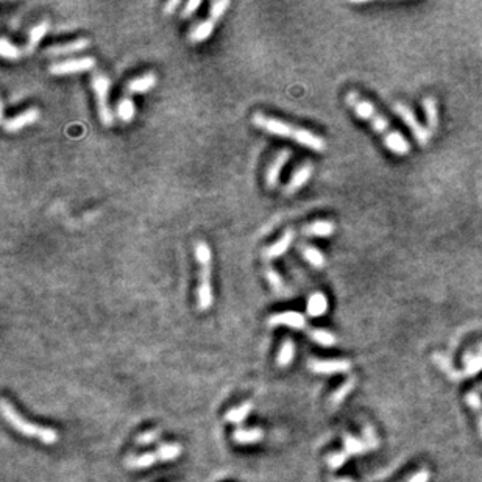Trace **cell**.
<instances>
[{
    "instance_id": "27",
    "label": "cell",
    "mask_w": 482,
    "mask_h": 482,
    "mask_svg": "<svg viewBox=\"0 0 482 482\" xmlns=\"http://www.w3.org/2000/svg\"><path fill=\"white\" fill-rule=\"evenodd\" d=\"M294 358H295V344H294L292 339L287 338L286 340L283 342L280 353H278V358H276L278 367H281V369L289 367V365L292 364Z\"/></svg>"
},
{
    "instance_id": "37",
    "label": "cell",
    "mask_w": 482,
    "mask_h": 482,
    "mask_svg": "<svg viewBox=\"0 0 482 482\" xmlns=\"http://www.w3.org/2000/svg\"><path fill=\"white\" fill-rule=\"evenodd\" d=\"M160 435H161L160 429H153V431H149V432H144L141 435H138L136 443L138 445H150V443H153L155 440H158Z\"/></svg>"
},
{
    "instance_id": "1",
    "label": "cell",
    "mask_w": 482,
    "mask_h": 482,
    "mask_svg": "<svg viewBox=\"0 0 482 482\" xmlns=\"http://www.w3.org/2000/svg\"><path fill=\"white\" fill-rule=\"evenodd\" d=\"M345 100L348 107L356 113L358 118L367 120L371 125V129L380 133L382 141H384V145L391 150L392 153L398 156H404L410 152V145L408 141H406V138L402 135V133H398L397 130L392 129L391 124H388V120L378 111V108H376L370 100H367V98L354 91L348 92Z\"/></svg>"
},
{
    "instance_id": "7",
    "label": "cell",
    "mask_w": 482,
    "mask_h": 482,
    "mask_svg": "<svg viewBox=\"0 0 482 482\" xmlns=\"http://www.w3.org/2000/svg\"><path fill=\"white\" fill-rule=\"evenodd\" d=\"M230 5H231L230 0H219V2H214L211 5V10H209L208 19L199 22V24L190 30L189 39L193 41V43H203V41H206L212 34L214 28H216V24L220 21V17H222L226 13V10L230 8Z\"/></svg>"
},
{
    "instance_id": "11",
    "label": "cell",
    "mask_w": 482,
    "mask_h": 482,
    "mask_svg": "<svg viewBox=\"0 0 482 482\" xmlns=\"http://www.w3.org/2000/svg\"><path fill=\"white\" fill-rule=\"evenodd\" d=\"M290 156H292V152H290L289 149H283V150H280V152L275 155V158L272 160L269 167H267L265 183H267V186H269L270 189H274L275 186L278 184V182H280V175H281L283 167L286 166V162L290 160Z\"/></svg>"
},
{
    "instance_id": "8",
    "label": "cell",
    "mask_w": 482,
    "mask_h": 482,
    "mask_svg": "<svg viewBox=\"0 0 482 482\" xmlns=\"http://www.w3.org/2000/svg\"><path fill=\"white\" fill-rule=\"evenodd\" d=\"M393 111L397 113L399 118L404 120V124L409 127V130L412 131V135L417 139V142L420 145H428L429 138H431V131H429L425 125H421L418 122L417 116L412 113V109L404 103H395L393 105Z\"/></svg>"
},
{
    "instance_id": "9",
    "label": "cell",
    "mask_w": 482,
    "mask_h": 482,
    "mask_svg": "<svg viewBox=\"0 0 482 482\" xmlns=\"http://www.w3.org/2000/svg\"><path fill=\"white\" fill-rule=\"evenodd\" d=\"M94 66H96V60L91 56L71 58V60L58 61V63H55V65H52L50 74L56 75V77H61V75H67V74H78V72L91 71V69Z\"/></svg>"
},
{
    "instance_id": "2",
    "label": "cell",
    "mask_w": 482,
    "mask_h": 482,
    "mask_svg": "<svg viewBox=\"0 0 482 482\" xmlns=\"http://www.w3.org/2000/svg\"><path fill=\"white\" fill-rule=\"evenodd\" d=\"M253 124L258 127L259 130H264L270 135L281 136L292 139L300 145H305V147L314 150V152L322 153L327 150V141L322 136L316 135L306 129H298V127H294L289 122H284L281 119L276 118H269L263 113H256L253 116Z\"/></svg>"
},
{
    "instance_id": "33",
    "label": "cell",
    "mask_w": 482,
    "mask_h": 482,
    "mask_svg": "<svg viewBox=\"0 0 482 482\" xmlns=\"http://www.w3.org/2000/svg\"><path fill=\"white\" fill-rule=\"evenodd\" d=\"M0 55L5 60H17L22 55V50L13 43H10L8 38H2V41H0Z\"/></svg>"
},
{
    "instance_id": "22",
    "label": "cell",
    "mask_w": 482,
    "mask_h": 482,
    "mask_svg": "<svg viewBox=\"0 0 482 482\" xmlns=\"http://www.w3.org/2000/svg\"><path fill=\"white\" fill-rule=\"evenodd\" d=\"M344 451L348 457L353 456H359V454H365V452L370 451L369 445L365 440L354 437L353 434H344Z\"/></svg>"
},
{
    "instance_id": "16",
    "label": "cell",
    "mask_w": 482,
    "mask_h": 482,
    "mask_svg": "<svg viewBox=\"0 0 482 482\" xmlns=\"http://www.w3.org/2000/svg\"><path fill=\"white\" fill-rule=\"evenodd\" d=\"M463 364H465V369L461 371V378H473L482 371V344H479L478 348H472L465 354H463Z\"/></svg>"
},
{
    "instance_id": "29",
    "label": "cell",
    "mask_w": 482,
    "mask_h": 482,
    "mask_svg": "<svg viewBox=\"0 0 482 482\" xmlns=\"http://www.w3.org/2000/svg\"><path fill=\"white\" fill-rule=\"evenodd\" d=\"M354 386H356V378H354V376H351L350 380H347L344 384H342L340 387H338V391H334V393L331 395V406H333V408H338V406H340L342 403H344L348 395L353 392Z\"/></svg>"
},
{
    "instance_id": "30",
    "label": "cell",
    "mask_w": 482,
    "mask_h": 482,
    "mask_svg": "<svg viewBox=\"0 0 482 482\" xmlns=\"http://www.w3.org/2000/svg\"><path fill=\"white\" fill-rule=\"evenodd\" d=\"M432 359L435 361V365H439V367L445 371L446 376H448L450 380H452V381H462L461 371H457L454 367H452V364H451V361H450L448 358L443 356V354L437 353V354H434Z\"/></svg>"
},
{
    "instance_id": "41",
    "label": "cell",
    "mask_w": 482,
    "mask_h": 482,
    "mask_svg": "<svg viewBox=\"0 0 482 482\" xmlns=\"http://www.w3.org/2000/svg\"><path fill=\"white\" fill-rule=\"evenodd\" d=\"M329 482H354L353 479H350V478H338V479H331Z\"/></svg>"
},
{
    "instance_id": "14",
    "label": "cell",
    "mask_w": 482,
    "mask_h": 482,
    "mask_svg": "<svg viewBox=\"0 0 482 482\" xmlns=\"http://www.w3.org/2000/svg\"><path fill=\"white\" fill-rule=\"evenodd\" d=\"M269 327H287L294 329H305L306 318L301 312L297 311H284L275 314L269 318Z\"/></svg>"
},
{
    "instance_id": "36",
    "label": "cell",
    "mask_w": 482,
    "mask_h": 482,
    "mask_svg": "<svg viewBox=\"0 0 482 482\" xmlns=\"http://www.w3.org/2000/svg\"><path fill=\"white\" fill-rule=\"evenodd\" d=\"M364 440H365V442H367L370 451H371V450H376V448H378V446H380V442H378V437H376L375 429L371 428L370 425H365V426H364Z\"/></svg>"
},
{
    "instance_id": "19",
    "label": "cell",
    "mask_w": 482,
    "mask_h": 482,
    "mask_svg": "<svg viewBox=\"0 0 482 482\" xmlns=\"http://www.w3.org/2000/svg\"><path fill=\"white\" fill-rule=\"evenodd\" d=\"M328 311V298L322 292H314L309 295L306 303V312L309 317H322Z\"/></svg>"
},
{
    "instance_id": "24",
    "label": "cell",
    "mask_w": 482,
    "mask_h": 482,
    "mask_svg": "<svg viewBox=\"0 0 482 482\" xmlns=\"http://www.w3.org/2000/svg\"><path fill=\"white\" fill-rule=\"evenodd\" d=\"M49 28H50V22L49 21H43V22H39V24L34 25L30 33H28V43H27V47H25V54H32V52H34V49L38 47L41 41H43V38L49 32Z\"/></svg>"
},
{
    "instance_id": "20",
    "label": "cell",
    "mask_w": 482,
    "mask_h": 482,
    "mask_svg": "<svg viewBox=\"0 0 482 482\" xmlns=\"http://www.w3.org/2000/svg\"><path fill=\"white\" fill-rule=\"evenodd\" d=\"M336 231L334 223L331 220H314V222L305 225L303 233L306 236H317V237H329Z\"/></svg>"
},
{
    "instance_id": "3",
    "label": "cell",
    "mask_w": 482,
    "mask_h": 482,
    "mask_svg": "<svg viewBox=\"0 0 482 482\" xmlns=\"http://www.w3.org/2000/svg\"><path fill=\"white\" fill-rule=\"evenodd\" d=\"M195 261L199 265V286H197V307L205 312L214 303L211 286V250L205 241H197L194 245Z\"/></svg>"
},
{
    "instance_id": "26",
    "label": "cell",
    "mask_w": 482,
    "mask_h": 482,
    "mask_svg": "<svg viewBox=\"0 0 482 482\" xmlns=\"http://www.w3.org/2000/svg\"><path fill=\"white\" fill-rule=\"evenodd\" d=\"M116 113H118V118L124 122V124H130V122L135 119L136 108H135V102L131 100L130 96L120 97Z\"/></svg>"
},
{
    "instance_id": "15",
    "label": "cell",
    "mask_w": 482,
    "mask_h": 482,
    "mask_svg": "<svg viewBox=\"0 0 482 482\" xmlns=\"http://www.w3.org/2000/svg\"><path fill=\"white\" fill-rule=\"evenodd\" d=\"M314 173V166L311 164L309 161H306L305 164H301L300 167H297L294 172V175L290 177L289 183L286 184V189H284V194L286 195H292L300 190L303 186L309 182V178L312 177Z\"/></svg>"
},
{
    "instance_id": "23",
    "label": "cell",
    "mask_w": 482,
    "mask_h": 482,
    "mask_svg": "<svg viewBox=\"0 0 482 482\" xmlns=\"http://www.w3.org/2000/svg\"><path fill=\"white\" fill-rule=\"evenodd\" d=\"M264 439V431L261 428L252 429H236L233 432V440L239 445H252L258 443Z\"/></svg>"
},
{
    "instance_id": "10",
    "label": "cell",
    "mask_w": 482,
    "mask_h": 482,
    "mask_svg": "<svg viewBox=\"0 0 482 482\" xmlns=\"http://www.w3.org/2000/svg\"><path fill=\"white\" fill-rule=\"evenodd\" d=\"M307 367L317 375H334L350 371L351 362L348 359H311Z\"/></svg>"
},
{
    "instance_id": "12",
    "label": "cell",
    "mask_w": 482,
    "mask_h": 482,
    "mask_svg": "<svg viewBox=\"0 0 482 482\" xmlns=\"http://www.w3.org/2000/svg\"><path fill=\"white\" fill-rule=\"evenodd\" d=\"M89 45H91V41L88 38H77L75 41H69V43L50 45V47L44 50V55L45 56L72 55V54H78V52L86 50Z\"/></svg>"
},
{
    "instance_id": "25",
    "label": "cell",
    "mask_w": 482,
    "mask_h": 482,
    "mask_svg": "<svg viewBox=\"0 0 482 482\" xmlns=\"http://www.w3.org/2000/svg\"><path fill=\"white\" fill-rule=\"evenodd\" d=\"M423 109H425L426 122H428V130L435 131L439 129V107L434 97H425L423 98Z\"/></svg>"
},
{
    "instance_id": "28",
    "label": "cell",
    "mask_w": 482,
    "mask_h": 482,
    "mask_svg": "<svg viewBox=\"0 0 482 482\" xmlns=\"http://www.w3.org/2000/svg\"><path fill=\"white\" fill-rule=\"evenodd\" d=\"M307 334H309V338L316 342V344L322 347H334L338 344V338H336V336L328 329L312 328L307 331Z\"/></svg>"
},
{
    "instance_id": "13",
    "label": "cell",
    "mask_w": 482,
    "mask_h": 482,
    "mask_svg": "<svg viewBox=\"0 0 482 482\" xmlns=\"http://www.w3.org/2000/svg\"><path fill=\"white\" fill-rule=\"evenodd\" d=\"M39 118H41L39 109L28 108V109H25V111H22L17 116H14V118L5 120L3 129H5V131H8V133L21 131V130H24L25 127H30L34 124V122H38Z\"/></svg>"
},
{
    "instance_id": "39",
    "label": "cell",
    "mask_w": 482,
    "mask_h": 482,
    "mask_svg": "<svg viewBox=\"0 0 482 482\" xmlns=\"http://www.w3.org/2000/svg\"><path fill=\"white\" fill-rule=\"evenodd\" d=\"M200 5L201 2L200 0H193V2H188L184 5V8H183V13L182 16L183 17H189V16H193L195 13V10L197 8H200Z\"/></svg>"
},
{
    "instance_id": "42",
    "label": "cell",
    "mask_w": 482,
    "mask_h": 482,
    "mask_svg": "<svg viewBox=\"0 0 482 482\" xmlns=\"http://www.w3.org/2000/svg\"><path fill=\"white\" fill-rule=\"evenodd\" d=\"M479 388H481V391H482V384H481V386H479Z\"/></svg>"
},
{
    "instance_id": "18",
    "label": "cell",
    "mask_w": 482,
    "mask_h": 482,
    "mask_svg": "<svg viewBox=\"0 0 482 482\" xmlns=\"http://www.w3.org/2000/svg\"><path fill=\"white\" fill-rule=\"evenodd\" d=\"M156 85V75L153 72H147L141 75V77L131 78L129 83L125 85L127 94H144V92H149L155 88Z\"/></svg>"
},
{
    "instance_id": "40",
    "label": "cell",
    "mask_w": 482,
    "mask_h": 482,
    "mask_svg": "<svg viewBox=\"0 0 482 482\" xmlns=\"http://www.w3.org/2000/svg\"><path fill=\"white\" fill-rule=\"evenodd\" d=\"M179 5H182V2L179 0H172V2H167L164 5V14H172L173 11H175Z\"/></svg>"
},
{
    "instance_id": "21",
    "label": "cell",
    "mask_w": 482,
    "mask_h": 482,
    "mask_svg": "<svg viewBox=\"0 0 482 482\" xmlns=\"http://www.w3.org/2000/svg\"><path fill=\"white\" fill-rule=\"evenodd\" d=\"M298 250L301 256H303L314 269H323L325 264H327V258L323 256V253L317 247L309 245V243H301Z\"/></svg>"
},
{
    "instance_id": "31",
    "label": "cell",
    "mask_w": 482,
    "mask_h": 482,
    "mask_svg": "<svg viewBox=\"0 0 482 482\" xmlns=\"http://www.w3.org/2000/svg\"><path fill=\"white\" fill-rule=\"evenodd\" d=\"M252 409H253V404L250 402L241 404L239 408H233L228 412V414H226V417H225L226 421H231V423H236V425H239V423H242L250 415Z\"/></svg>"
},
{
    "instance_id": "4",
    "label": "cell",
    "mask_w": 482,
    "mask_h": 482,
    "mask_svg": "<svg viewBox=\"0 0 482 482\" xmlns=\"http://www.w3.org/2000/svg\"><path fill=\"white\" fill-rule=\"evenodd\" d=\"M0 409H2V415L5 420L10 423L11 428H14L17 432H21L25 437L38 439L39 442H43L45 445H55L58 442V432L52 428L39 426L34 425V423L25 420L19 412H17L13 404H10L7 399H2L0 403Z\"/></svg>"
},
{
    "instance_id": "38",
    "label": "cell",
    "mask_w": 482,
    "mask_h": 482,
    "mask_svg": "<svg viewBox=\"0 0 482 482\" xmlns=\"http://www.w3.org/2000/svg\"><path fill=\"white\" fill-rule=\"evenodd\" d=\"M429 479H431V473L428 470H420V472L409 476L404 482H429Z\"/></svg>"
},
{
    "instance_id": "32",
    "label": "cell",
    "mask_w": 482,
    "mask_h": 482,
    "mask_svg": "<svg viewBox=\"0 0 482 482\" xmlns=\"http://www.w3.org/2000/svg\"><path fill=\"white\" fill-rule=\"evenodd\" d=\"M465 403L468 404V408L472 409L476 415H478L479 434H481V439H482V398L479 397L478 392L472 391L465 395Z\"/></svg>"
},
{
    "instance_id": "5",
    "label": "cell",
    "mask_w": 482,
    "mask_h": 482,
    "mask_svg": "<svg viewBox=\"0 0 482 482\" xmlns=\"http://www.w3.org/2000/svg\"><path fill=\"white\" fill-rule=\"evenodd\" d=\"M182 451L183 448L179 443H164L156 450V452H145V454H141V456L129 457L125 461V467L130 470L149 468L155 465L156 462L175 461V459L182 456Z\"/></svg>"
},
{
    "instance_id": "34",
    "label": "cell",
    "mask_w": 482,
    "mask_h": 482,
    "mask_svg": "<svg viewBox=\"0 0 482 482\" xmlns=\"http://www.w3.org/2000/svg\"><path fill=\"white\" fill-rule=\"evenodd\" d=\"M265 278H267V281L270 283V286H272V289H274V292H276V294H283L284 292V281H283L281 275L278 274L275 269H272V267H267Z\"/></svg>"
},
{
    "instance_id": "6",
    "label": "cell",
    "mask_w": 482,
    "mask_h": 482,
    "mask_svg": "<svg viewBox=\"0 0 482 482\" xmlns=\"http://www.w3.org/2000/svg\"><path fill=\"white\" fill-rule=\"evenodd\" d=\"M109 78L103 72H96L92 75V89H94V96L97 100V109H98V119H100L105 127H113L114 124V114L113 109L109 108L108 96H109Z\"/></svg>"
},
{
    "instance_id": "17",
    "label": "cell",
    "mask_w": 482,
    "mask_h": 482,
    "mask_svg": "<svg viewBox=\"0 0 482 482\" xmlns=\"http://www.w3.org/2000/svg\"><path fill=\"white\" fill-rule=\"evenodd\" d=\"M294 237H295V231L292 228L284 231L280 239L264 250V258L275 259V258L283 256V254L289 250V247L292 245Z\"/></svg>"
},
{
    "instance_id": "35",
    "label": "cell",
    "mask_w": 482,
    "mask_h": 482,
    "mask_svg": "<svg viewBox=\"0 0 482 482\" xmlns=\"http://www.w3.org/2000/svg\"><path fill=\"white\" fill-rule=\"evenodd\" d=\"M348 457L345 454V451L342 450V451H338V452H331V454L327 456V462H328V465L329 468H333V470H339L340 467H344L345 465V462L348 461Z\"/></svg>"
}]
</instances>
